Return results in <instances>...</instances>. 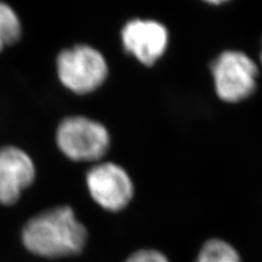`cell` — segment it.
I'll list each match as a JSON object with an SVG mask.
<instances>
[{
    "mask_svg": "<svg viewBox=\"0 0 262 262\" xmlns=\"http://www.w3.org/2000/svg\"><path fill=\"white\" fill-rule=\"evenodd\" d=\"M88 239L85 226L75 211L59 206L38 213L30 219L22 231L24 247L45 258H62L78 255Z\"/></svg>",
    "mask_w": 262,
    "mask_h": 262,
    "instance_id": "1",
    "label": "cell"
},
{
    "mask_svg": "<svg viewBox=\"0 0 262 262\" xmlns=\"http://www.w3.org/2000/svg\"><path fill=\"white\" fill-rule=\"evenodd\" d=\"M261 61H262V54H261Z\"/></svg>",
    "mask_w": 262,
    "mask_h": 262,
    "instance_id": "11",
    "label": "cell"
},
{
    "mask_svg": "<svg viewBox=\"0 0 262 262\" xmlns=\"http://www.w3.org/2000/svg\"><path fill=\"white\" fill-rule=\"evenodd\" d=\"M36 176L34 162L16 146L0 149V204L12 206L29 188Z\"/></svg>",
    "mask_w": 262,
    "mask_h": 262,
    "instance_id": "7",
    "label": "cell"
},
{
    "mask_svg": "<svg viewBox=\"0 0 262 262\" xmlns=\"http://www.w3.org/2000/svg\"><path fill=\"white\" fill-rule=\"evenodd\" d=\"M196 262H241V259L229 244L221 239H211L204 244Z\"/></svg>",
    "mask_w": 262,
    "mask_h": 262,
    "instance_id": "9",
    "label": "cell"
},
{
    "mask_svg": "<svg viewBox=\"0 0 262 262\" xmlns=\"http://www.w3.org/2000/svg\"><path fill=\"white\" fill-rule=\"evenodd\" d=\"M56 142L60 152L71 161L95 162L107 153L111 137L101 122L84 116H69L57 128Z\"/></svg>",
    "mask_w": 262,
    "mask_h": 262,
    "instance_id": "3",
    "label": "cell"
},
{
    "mask_svg": "<svg viewBox=\"0 0 262 262\" xmlns=\"http://www.w3.org/2000/svg\"><path fill=\"white\" fill-rule=\"evenodd\" d=\"M56 69L61 84L79 95L94 92L108 76L105 57L90 45L63 49L56 59Z\"/></svg>",
    "mask_w": 262,
    "mask_h": 262,
    "instance_id": "2",
    "label": "cell"
},
{
    "mask_svg": "<svg viewBox=\"0 0 262 262\" xmlns=\"http://www.w3.org/2000/svg\"><path fill=\"white\" fill-rule=\"evenodd\" d=\"M22 34V26L18 14L5 3H0V52L15 44Z\"/></svg>",
    "mask_w": 262,
    "mask_h": 262,
    "instance_id": "8",
    "label": "cell"
},
{
    "mask_svg": "<svg viewBox=\"0 0 262 262\" xmlns=\"http://www.w3.org/2000/svg\"><path fill=\"white\" fill-rule=\"evenodd\" d=\"M86 186L92 199L104 210H124L134 198L135 188L129 174L117 164L98 163L86 174Z\"/></svg>",
    "mask_w": 262,
    "mask_h": 262,
    "instance_id": "5",
    "label": "cell"
},
{
    "mask_svg": "<svg viewBox=\"0 0 262 262\" xmlns=\"http://www.w3.org/2000/svg\"><path fill=\"white\" fill-rule=\"evenodd\" d=\"M211 69L216 93L223 101L241 102L255 92L258 67L246 54L224 52L212 63Z\"/></svg>",
    "mask_w": 262,
    "mask_h": 262,
    "instance_id": "4",
    "label": "cell"
},
{
    "mask_svg": "<svg viewBox=\"0 0 262 262\" xmlns=\"http://www.w3.org/2000/svg\"><path fill=\"white\" fill-rule=\"evenodd\" d=\"M121 40L128 54L146 67H151L166 52L168 32L155 20L134 19L122 28Z\"/></svg>",
    "mask_w": 262,
    "mask_h": 262,
    "instance_id": "6",
    "label": "cell"
},
{
    "mask_svg": "<svg viewBox=\"0 0 262 262\" xmlns=\"http://www.w3.org/2000/svg\"><path fill=\"white\" fill-rule=\"evenodd\" d=\"M126 262H168V260L158 250L142 249L134 252Z\"/></svg>",
    "mask_w": 262,
    "mask_h": 262,
    "instance_id": "10",
    "label": "cell"
}]
</instances>
